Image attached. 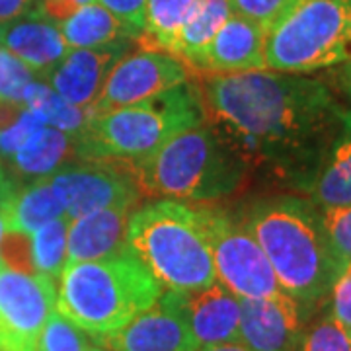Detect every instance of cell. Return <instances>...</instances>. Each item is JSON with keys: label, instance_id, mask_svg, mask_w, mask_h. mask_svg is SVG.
<instances>
[{"label": "cell", "instance_id": "cell-1", "mask_svg": "<svg viewBox=\"0 0 351 351\" xmlns=\"http://www.w3.org/2000/svg\"><path fill=\"white\" fill-rule=\"evenodd\" d=\"M199 92L205 119L246 168L306 191L350 110L322 80L271 71L205 76Z\"/></svg>", "mask_w": 351, "mask_h": 351}, {"label": "cell", "instance_id": "cell-2", "mask_svg": "<svg viewBox=\"0 0 351 351\" xmlns=\"http://www.w3.org/2000/svg\"><path fill=\"white\" fill-rule=\"evenodd\" d=\"M242 225L262 246L283 293L301 306L306 318L326 304L341 265L313 201L297 195L258 201Z\"/></svg>", "mask_w": 351, "mask_h": 351}, {"label": "cell", "instance_id": "cell-3", "mask_svg": "<svg viewBox=\"0 0 351 351\" xmlns=\"http://www.w3.org/2000/svg\"><path fill=\"white\" fill-rule=\"evenodd\" d=\"M162 285L129 248L110 258L66 263L59 277L57 311L92 338L108 336L147 311Z\"/></svg>", "mask_w": 351, "mask_h": 351}, {"label": "cell", "instance_id": "cell-4", "mask_svg": "<svg viewBox=\"0 0 351 351\" xmlns=\"http://www.w3.org/2000/svg\"><path fill=\"white\" fill-rule=\"evenodd\" d=\"M125 246L168 291L189 293L217 283L199 207L154 201L131 213Z\"/></svg>", "mask_w": 351, "mask_h": 351}, {"label": "cell", "instance_id": "cell-5", "mask_svg": "<svg viewBox=\"0 0 351 351\" xmlns=\"http://www.w3.org/2000/svg\"><path fill=\"white\" fill-rule=\"evenodd\" d=\"M127 164L141 193L191 201L232 193L248 170L207 121L178 133L151 154Z\"/></svg>", "mask_w": 351, "mask_h": 351}, {"label": "cell", "instance_id": "cell-6", "mask_svg": "<svg viewBox=\"0 0 351 351\" xmlns=\"http://www.w3.org/2000/svg\"><path fill=\"white\" fill-rule=\"evenodd\" d=\"M205 123L199 86L184 82L149 100L98 113L88 119L75 145L90 160H137L168 138Z\"/></svg>", "mask_w": 351, "mask_h": 351}, {"label": "cell", "instance_id": "cell-7", "mask_svg": "<svg viewBox=\"0 0 351 351\" xmlns=\"http://www.w3.org/2000/svg\"><path fill=\"white\" fill-rule=\"evenodd\" d=\"M351 57L348 0H302L265 38V71L311 75Z\"/></svg>", "mask_w": 351, "mask_h": 351}, {"label": "cell", "instance_id": "cell-8", "mask_svg": "<svg viewBox=\"0 0 351 351\" xmlns=\"http://www.w3.org/2000/svg\"><path fill=\"white\" fill-rule=\"evenodd\" d=\"M213 256L217 283L239 299H269L283 295L276 271L262 246L246 226L213 207H199Z\"/></svg>", "mask_w": 351, "mask_h": 351}, {"label": "cell", "instance_id": "cell-9", "mask_svg": "<svg viewBox=\"0 0 351 351\" xmlns=\"http://www.w3.org/2000/svg\"><path fill=\"white\" fill-rule=\"evenodd\" d=\"M55 308L53 279L0 265V351H38L39 336Z\"/></svg>", "mask_w": 351, "mask_h": 351}, {"label": "cell", "instance_id": "cell-10", "mask_svg": "<svg viewBox=\"0 0 351 351\" xmlns=\"http://www.w3.org/2000/svg\"><path fill=\"white\" fill-rule=\"evenodd\" d=\"M189 66L166 51L138 49L113 64L98 98L88 108L90 117L133 106L168 88L188 82Z\"/></svg>", "mask_w": 351, "mask_h": 351}, {"label": "cell", "instance_id": "cell-11", "mask_svg": "<svg viewBox=\"0 0 351 351\" xmlns=\"http://www.w3.org/2000/svg\"><path fill=\"white\" fill-rule=\"evenodd\" d=\"M49 180L71 221L117 205L135 207L141 197L137 184L127 168L98 164V160L59 170Z\"/></svg>", "mask_w": 351, "mask_h": 351}, {"label": "cell", "instance_id": "cell-12", "mask_svg": "<svg viewBox=\"0 0 351 351\" xmlns=\"http://www.w3.org/2000/svg\"><path fill=\"white\" fill-rule=\"evenodd\" d=\"M98 346L108 351H195L180 293L168 291L125 326L101 336Z\"/></svg>", "mask_w": 351, "mask_h": 351}, {"label": "cell", "instance_id": "cell-13", "mask_svg": "<svg viewBox=\"0 0 351 351\" xmlns=\"http://www.w3.org/2000/svg\"><path fill=\"white\" fill-rule=\"evenodd\" d=\"M306 314L289 295L240 299L239 341L250 351H297Z\"/></svg>", "mask_w": 351, "mask_h": 351}, {"label": "cell", "instance_id": "cell-14", "mask_svg": "<svg viewBox=\"0 0 351 351\" xmlns=\"http://www.w3.org/2000/svg\"><path fill=\"white\" fill-rule=\"evenodd\" d=\"M265 38L262 25L232 12L197 57L191 73L213 76L265 71Z\"/></svg>", "mask_w": 351, "mask_h": 351}, {"label": "cell", "instance_id": "cell-15", "mask_svg": "<svg viewBox=\"0 0 351 351\" xmlns=\"http://www.w3.org/2000/svg\"><path fill=\"white\" fill-rule=\"evenodd\" d=\"M125 47L127 43L121 39L100 49H69L43 76L63 100L76 108H90Z\"/></svg>", "mask_w": 351, "mask_h": 351}, {"label": "cell", "instance_id": "cell-16", "mask_svg": "<svg viewBox=\"0 0 351 351\" xmlns=\"http://www.w3.org/2000/svg\"><path fill=\"white\" fill-rule=\"evenodd\" d=\"M180 302L197 348L239 339L240 299L221 283L180 293Z\"/></svg>", "mask_w": 351, "mask_h": 351}, {"label": "cell", "instance_id": "cell-17", "mask_svg": "<svg viewBox=\"0 0 351 351\" xmlns=\"http://www.w3.org/2000/svg\"><path fill=\"white\" fill-rule=\"evenodd\" d=\"M133 205H117L82 215L69 226L66 263L110 258L125 248L127 221Z\"/></svg>", "mask_w": 351, "mask_h": 351}, {"label": "cell", "instance_id": "cell-18", "mask_svg": "<svg viewBox=\"0 0 351 351\" xmlns=\"http://www.w3.org/2000/svg\"><path fill=\"white\" fill-rule=\"evenodd\" d=\"M0 47L12 53L34 75H45L69 51L57 24L36 16L0 25Z\"/></svg>", "mask_w": 351, "mask_h": 351}, {"label": "cell", "instance_id": "cell-19", "mask_svg": "<svg viewBox=\"0 0 351 351\" xmlns=\"http://www.w3.org/2000/svg\"><path fill=\"white\" fill-rule=\"evenodd\" d=\"M311 193L320 209L351 205V110L314 178Z\"/></svg>", "mask_w": 351, "mask_h": 351}, {"label": "cell", "instance_id": "cell-20", "mask_svg": "<svg viewBox=\"0 0 351 351\" xmlns=\"http://www.w3.org/2000/svg\"><path fill=\"white\" fill-rule=\"evenodd\" d=\"M0 213L6 228L32 234L39 226L63 217L64 209L45 176L18 193H4L0 197Z\"/></svg>", "mask_w": 351, "mask_h": 351}, {"label": "cell", "instance_id": "cell-21", "mask_svg": "<svg viewBox=\"0 0 351 351\" xmlns=\"http://www.w3.org/2000/svg\"><path fill=\"white\" fill-rule=\"evenodd\" d=\"M230 14L232 8L228 0H197L178 32L172 55L184 61L191 71L197 57L211 43Z\"/></svg>", "mask_w": 351, "mask_h": 351}, {"label": "cell", "instance_id": "cell-22", "mask_svg": "<svg viewBox=\"0 0 351 351\" xmlns=\"http://www.w3.org/2000/svg\"><path fill=\"white\" fill-rule=\"evenodd\" d=\"M57 27L69 49H100L123 38L129 39L119 20L98 2L78 8Z\"/></svg>", "mask_w": 351, "mask_h": 351}, {"label": "cell", "instance_id": "cell-23", "mask_svg": "<svg viewBox=\"0 0 351 351\" xmlns=\"http://www.w3.org/2000/svg\"><path fill=\"white\" fill-rule=\"evenodd\" d=\"M75 149L73 135L51 125H41L27 138L24 147L12 154V160L20 172L27 176H49L55 172L69 152Z\"/></svg>", "mask_w": 351, "mask_h": 351}, {"label": "cell", "instance_id": "cell-24", "mask_svg": "<svg viewBox=\"0 0 351 351\" xmlns=\"http://www.w3.org/2000/svg\"><path fill=\"white\" fill-rule=\"evenodd\" d=\"M22 106L29 112L38 113L45 125L57 127L69 135H80L90 119L88 108H76L63 100L55 90L45 82L32 80L24 92Z\"/></svg>", "mask_w": 351, "mask_h": 351}, {"label": "cell", "instance_id": "cell-25", "mask_svg": "<svg viewBox=\"0 0 351 351\" xmlns=\"http://www.w3.org/2000/svg\"><path fill=\"white\" fill-rule=\"evenodd\" d=\"M197 0H147L145 29L138 38L143 49L174 51L178 32Z\"/></svg>", "mask_w": 351, "mask_h": 351}, {"label": "cell", "instance_id": "cell-26", "mask_svg": "<svg viewBox=\"0 0 351 351\" xmlns=\"http://www.w3.org/2000/svg\"><path fill=\"white\" fill-rule=\"evenodd\" d=\"M71 219L63 215L47 225L39 226L32 237V262L39 276L59 279L66 265V239Z\"/></svg>", "mask_w": 351, "mask_h": 351}, {"label": "cell", "instance_id": "cell-27", "mask_svg": "<svg viewBox=\"0 0 351 351\" xmlns=\"http://www.w3.org/2000/svg\"><path fill=\"white\" fill-rule=\"evenodd\" d=\"M297 351H351V330L326 311L302 328Z\"/></svg>", "mask_w": 351, "mask_h": 351}, {"label": "cell", "instance_id": "cell-28", "mask_svg": "<svg viewBox=\"0 0 351 351\" xmlns=\"http://www.w3.org/2000/svg\"><path fill=\"white\" fill-rule=\"evenodd\" d=\"M92 348L90 336L73 324L57 308L45 322L39 336L38 351H88Z\"/></svg>", "mask_w": 351, "mask_h": 351}, {"label": "cell", "instance_id": "cell-29", "mask_svg": "<svg viewBox=\"0 0 351 351\" xmlns=\"http://www.w3.org/2000/svg\"><path fill=\"white\" fill-rule=\"evenodd\" d=\"M232 12L248 18L269 34L302 0H228Z\"/></svg>", "mask_w": 351, "mask_h": 351}, {"label": "cell", "instance_id": "cell-30", "mask_svg": "<svg viewBox=\"0 0 351 351\" xmlns=\"http://www.w3.org/2000/svg\"><path fill=\"white\" fill-rule=\"evenodd\" d=\"M332 252L339 265L351 260V205L328 207L320 211Z\"/></svg>", "mask_w": 351, "mask_h": 351}, {"label": "cell", "instance_id": "cell-31", "mask_svg": "<svg viewBox=\"0 0 351 351\" xmlns=\"http://www.w3.org/2000/svg\"><path fill=\"white\" fill-rule=\"evenodd\" d=\"M34 80V73L20 59L6 49L0 51V100L22 104L27 84Z\"/></svg>", "mask_w": 351, "mask_h": 351}, {"label": "cell", "instance_id": "cell-32", "mask_svg": "<svg viewBox=\"0 0 351 351\" xmlns=\"http://www.w3.org/2000/svg\"><path fill=\"white\" fill-rule=\"evenodd\" d=\"M0 258H2V265L10 269L36 274L32 262V237L27 232L6 228L0 242Z\"/></svg>", "mask_w": 351, "mask_h": 351}, {"label": "cell", "instance_id": "cell-33", "mask_svg": "<svg viewBox=\"0 0 351 351\" xmlns=\"http://www.w3.org/2000/svg\"><path fill=\"white\" fill-rule=\"evenodd\" d=\"M98 4L119 20L129 38H141L147 18V0H98Z\"/></svg>", "mask_w": 351, "mask_h": 351}, {"label": "cell", "instance_id": "cell-34", "mask_svg": "<svg viewBox=\"0 0 351 351\" xmlns=\"http://www.w3.org/2000/svg\"><path fill=\"white\" fill-rule=\"evenodd\" d=\"M328 313L351 330V260L341 265L328 295Z\"/></svg>", "mask_w": 351, "mask_h": 351}, {"label": "cell", "instance_id": "cell-35", "mask_svg": "<svg viewBox=\"0 0 351 351\" xmlns=\"http://www.w3.org/2000/svg\"><path fill=\"white\" fill-rule=\"evenodd\" d=\"M41 125H45V123L41 121L38 113L24 110L12 125L0 131V152L12 156L14 152H18L24 147L27 138L32 137Z\"/></svg>", "mask_w": 351, "mask_h": 351}, {"label": "cell", "instance_id": "cell-36", "mask_svg": "<svg viewBox=\"0 0 351 351\" xmlns=\"http://www.w3.org/2000/svg\"><path fill=\"white\" fill-rule=\"evenodd\" d=\"M92 2L96 0H39L38 12L45 16L53 24H61L66 18H71L78 8Z\"/></svg>", "mask_w": 351, "mask_h": 351}, {"label": "cell", "instance_id": "cell-37", "mask_svg": "<svg viewBox=\"0 0 351 351\" xmlns=\"http://www.w3.org/2000/svg\"><path fill=\"white\" fill-rule=\"evenodd\" d=\"M34 8V0H0V25L20 20Z\"/></svg>", "mask_w": 351, "mask_h": 351}, {"label": "cell", "instance_id": "cell-38", "mask_svg": "<svg viewBox=\"0 0 351 351\" xmlns=\"http://www.w3.org/2000/svg\"><path fill=\"white\" fill-rule=\"evenodd\" d=\"M334 88L351 101V57L346 63L339 64V69L334 73Z\"/></svg>", "mask_w": 351, "mask_h": 351}, {"label": "cell", "instance_id": "cell-39", "mask_svg": "<svg viewBox=\"0 0 351 351\" xmlns=\"http://www.w3.org/2000/svg\"><path fill=\"white\" fill-rule=\"evenodd\" d=\"M25 108L22 104H12V101L0 100V131L10 127L22 115Z\"/></svg>", "mask_w": 351, "mask_h": 351}, {"label": "cell", "instance_id": "cell-40", "mask_svg": "<svg viewBox=\"0 0 351 351\" xmlns=\"http://www.w3.org/2000/svg\"><path fill=\"white\" fill-rule=\"evenodd\" d=\"M195 351H250L244 343L237 341H226V343H215V346H203Z\"/></svg>", "mask_w": 351, "mask_h": 351}, {"label": "cell", "instance_id": "cell-41", "mask_svg": "<svg viewBox=\"0 0 351 351\" xmlns=\"http://www.w3.org/2000/svg\"><path fill=\"white\" fill-rule=\"evenodd\" d=\"M4 230H6V225H4V217L0 213V242H2V234H4ZM0 265H2V258H0Z\"/></svg>", "mask_w": 351, "mask_h": 351}, {"label": "cell", "instance_id": "cell-42", "mask_svg": "<svg viewBox=\"0 0 351 351\" xmlns=\"http://www.w3.org/2000/svg\"><path fill=\"white\" fill-rule=\"evenodd\" d=\"M4 189V172H2V166H0V193Z\"/></svg>", "mask_w": 351, "mask_h": 351}, {"label": "cell", "instance_id": "cell-43", "mask_svg": "<svg viewBox=\"0 0 351 351\" xmlns=\"http://www.w3.org/2000/svg\"><path fill=\"white\" fill-rule=\"evenodd\" d=\"M88 351H108V350H104V348H100V346H92Z\"/></svg>", "mask_w": 351, "mask_h": 351}, {"label": "cell", "instance_id": "cell-44", "mask_svg": "<svg viewBox=\"0 0 351 351\" xmlns=\"http://www.w3.org/2000/svg\"><path fill=\"white\" fill-rule=\"evenodd\" d=\"M0 51H2V47H0Z\"/></svg>", "mask_w": 351, "mask_h": 351}]
</instances>
